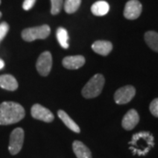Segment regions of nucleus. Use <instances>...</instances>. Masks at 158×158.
I'll use <instances>...</instances> for the list:
<instances>
[{
    "mask_svg": "<svg viewBox=\"0 0 158 158\" xmlns=\"http://www.w3.org/2000/svg\"><path fill=\"white\" fill-rule=\"evenodd\" d=\"M25 109L15 102L0 104V125H11L20 121L25 117Z\"/></svg>",
    "mask_w": 158,
    "mask_h": 158,
    "instance_id": "1",
    "label": "nucleus"
},
{
    "mask_svg": "<svg viewBox=\"0 0 158 158\" xmlns=\"http://www.w3.org/2000/svg\"><path fill=\"white\" fill-rule=\"evenodd\" d=\"M129 145L135 155L145 156L154 146V137L148 132H140L133 136Z\"/></svg>",
    "mask_w": 158,
    "mask_h": 158,
    "instance_id": "2",
    "label": "nucleus"
},
{
    "mask_svg": "<svg viewBox=\"0 0 158 158\" xmlns=\"http://www.w3.org/2000/svg\"><path fill=\"white\" fill-rule=\"evenodd\" d=\"M105 85V77L101 74H97L89 80L82 90L83 96L86 98H93L102 92Z\"/></svg>",
    "mask_w": 158,
    "mask_h": 158,
    "instance_id": "3",
    "label": "nucleus"
},
{
    "mask_svg": "<svg viewBox=\"0 0 158 158\" xmlns=\"http://www.w3.org/2000/svg\"><path fill=\"white\" fill-rule=\"evenodd\" d=\"M50 34V27L48 25H42L36 27L24 29L21 33V37L26 41H34L35 40H43Z\"/></svg>",
    "mask_w": 158,
    "mask_h": 158,
    "instance_id": "4",
    "label": "nucleus"
},
{
    "mask_svg": "<svg viewBox=\"0 0 158 158\" xmlns=\"http://www.w3.org/2000/svg\"><path fill=\"white\" fill-rule=\"evenodd\" d=\"M24 136L25 133L24 130L20 127H17L11 132L10 135V141H9V152L11 155L15 156L21 150L24 143Z\"/></svg>",
    "mask_w": 158,
    "mask_h": 158,
    "instance_id": "5",
    "label": "nucleus"
},
{
    "mask_svg": "<svg viewBox=\"0 0 158 158\" xmlns=\"http://www.w3.org/2000/svg\"><path fill=\"white\" fill-rule=\"evenodd\" d=\"M135 88L132 85H126L116 90L114 93V101L118 105H125L130 102L135 95Z\"/></svg>",
    "mask_w": 158,
    "mask_h": 158,
    "instance_id": "6",
    "label": "nucleus"
},
{
    "mask_svg": "<svg viewBox=\"0 0 158 158\" xmlns=\"http://www.w3.org/2000/svg\"><path fill=\"white\" fill-rule=\"evenodd\" d=\"M52 68V55L50 52H43L38 58L36 62V69L40 75L47 77L50 72Z\"/></svg>",
    "mask_w": 158,
    "mask_h": 158,
    "instance_id": "7",
    "label": "nucleus"
},
{
    "mask_svg": "<svg viewBox=\"0 0 158 158\" xmlns=\"http://www.w3.org/2000/svg\"><path fill=\"white\" fill-rule=\"evenodd\" d=\"M31 114L35 119H39L44 122H52L54 120V114L50 110L42 106L40 104H35L31 109Z\"/></svg>",
    "mask_w": 158,
    "mask_h": 158,
    "instance_id": "8",
    "label": "nucleus"
},
{
    "mask_svg": "<svg viewBox=\"0 0 158 158\" xmlns=\"http://www.w3.org/2000/svg\"><path fill=\"white\" fill-rule=\"evenodd\" d=\"M141 11H142V6L138 0H129L124 9V16L127 19H136L140 17Z\"/></svg>",
    "mask_w": 158,
    "mask_h": 158,
    "instance_id": "9",
    "label": "nucleus"
},
{
    "mask_svg": "<svg viewBox=\"0 0 158 158\" xmlns=\"http://www.w3.org/2000/svg\"><path fill=\"white\" fill-rule=\"evenodd\" d=\"M139 120H140V117L137 111H135V109H131L125 114L121 124L124 129L129 131L135 127L139 123Z\"/></svg>",
    "mask_w": 158,
    "mask_h": 158,
    "instance_id": "10",
    "label": "nucleus"
},
{
    "mask_svg": "<svg viewBox=\"0 0 158 158\" xmlns=\"http://www.w3.org/2000/svg\"><path fill=\"white\" fill-rule=\"evenodd\" d=\"M85 63V58L83 56H71L62 60V65L68 69H77L84 66Z\"/></svg>",
    "mask_w": 158,
    "mask_h": 158,
    "instance_id": "11",
    "label": "nucleus"
},
{
    "mask_svg": "<svg viewBox=\"0 0 158 158\" xmlns=\"http://www.w3.org/2000/svg\"><path fill=\"white\" fill-rule=\"evenodd\" d=\"M91 48L98 55L107 56L113 50V44L107 40H97L92 44Z\"/></svg>",
    "mask_w": 158,
    "mask_h": 158,
    "instance_id": "12",
    "label": "nucleus"
},
{
    "mask_svg": "<svg viewBox=\"0 0 158 158\" xmlns=\"http://www.w3.org/2000/svg\"><path fill=\"white\" fill-rule=\"evenodd\" d=\"M18 84L16 78L11 75H2L0 76V87L6 90L13 91L18 89Z\"/></svg>",
    "mask_w": 158,
    "mask_h": 158,
    "instance_id": "13",
    "label": "nucleus"
},
{
    "mask_svg": "<svg viewBox=\"0 0 158 158\" xmlns=\"http://www.w3.org/2000/svg\"><path fill=\"white\" fill-rule=\"evenodd\" d=\"M73 151L77 158H92L89 148L86 147L82 141H75L72 144Z\"/></svg>",
    "mask_w": 158,
    "mask_h": 158,
    "instance_id": "14",
    "label": "nucleus"
},
{
    "mask_svg": "<svg viewBox=\"0 0 158 158\" xmlns=\"http://www.w3.org/2000/svg\"><path fill=\"white\" fill-rule=\"evenodd\" d=\"M57 114H58V117L62 119V122L65 124V126L68 128H69L71 131H73L75 133H77V134L80 133V127H79V126L74 121L72 118L69 116L67 113H65L62 110H59L57 112Z\"/></svg>",
    "mask_w": 158,
    "mask_h": 158,
    "instance_id": "15",
    "label": "nucleus"
},
{
    "mask_svg": "<svg viewBox=\"0 0 158 158\" xmlns=\"http://www.w3.org/2000/svg\"><path fill=\"white\" fill-rule=\"evenodd\" d=\"M110 9L109 4L106 1H98L91 6V12L95 16H104L107 14Z\"/></svg>",
    "mask_w": 158,
    "mask_h": 158,
    "instance_id": "16",
    "label": "nucleus"
},
{
    "mask_svg": "<svg viewBox=\"0 0 158 158\" xmlns=\"http://www.w3.org/2000/svg\"><path fill=\"white\" fill-rule=\"evenodd\" d=\"M144 39L152 50L158 52V33L155 31H148L144 35Z\"/></svg>",
    "mask_w": 158,
    "mask_h": 158,
    "instance_id": "17",
    "label": "nucleus"
},
{
    "mask_svg": "<svg viewBox=\"0 0 158 158\" xmlns=\"http://www.w3.org/2000/svg\"><path fill=\"white\" fill-rule=\"evenodd\" d=\"M56 38L59 44L62 48L67 49L69 48V34L68 31L63 27H58L56 30Z\"/></svg>",
    "mask_w": 158,
    "mask_h": 158,
    "instance_id": "18",
    "label": "nucleus"
},
{
    "mask_svg": "<svg viewBox=\"0 0 158 158\" xmlns=\"http://www.w3.org/2000/svg\"><path fill=\"white\" fill-rule=\"evenodd\" d=\"M80 5H81V0H65L63 7L67 13L71 14L78 10Z\"/></svg>",
    "mask_w": 158,
    "mask_h": 158,
    "instance_id": "19",
    "label": "nucleus"
},
{
    "mask_svg": "<svg viewBox=\"0 0 158 158\" xmlns=\"http://www.w3.org/2000/svg\"><path fill=\"white\" fill-rule=\"evenodd\" d=\"M51 2V13L53 15H56L60 13L63 6V0H50Z\"/></svg>",
    "mask_w": 158,
    "mask_h": 158,
    "instance_id": "20",
    "label": "nucleus"
},
{
    "mask_svg": "<svg viewBox=\"0 0 158 158\" xmlns=\"http://www.w3.org/2000/svg\"><path fill=\"white\" fill-rule=\"evenodd\" d=\"M9 31V25L6 22H2L0 24V41H2Z\"/></svg>",
    "mask_w": 158,
    "mask_h": 158,
    "instance_id": "21",
    "label": "nucleus"
},
{
    "mask_svg": "<svg viewBox=\"0 0 158 158\" xmlns=\"http://www.w3.org/2000/svg\"><path fill=\"white\" fill-rule=\"evenodd\" d=\"M149 111L155 117L158 118V98H155L149 105Z\"/></svg>",
    "mask_w": 158,
    "mask_h": 158,
    "instance_id": "22",
    "label": "nucleus"
},
{
    "mask_svg": "<svg viewBox=\"0 0 158 158\" xmlns=\"http://www.w3.org/2000/svg\"><path fill=\"white\" fill-rule=\"evenodd\" d=\"M35 2H36V0H25L22 5L23 9L25 11H28L30 9H32L33 6H34V4H35Z\"/></svg>",
    "mask_w": 158,
    "mask_h": 158,
    "instance_id": "23",
    "label": "nucleus"
},
{
    "mask_svg": "<svg viewBox=\"0 0 158 158\" xmlns=\"http://www.w3.org/2000/svg\"><path fill=\"white\" fill-rule=\"evenodd\" d=\"M4 67H5V62L2 59H0V69H2Z\"/></svg>",
    "mask_w": 158,
    "mask_h": 158,
    "instance_id": "24",
    "label": "nucleus"
},
{
    "mask_svg": "<svg viewBox=\"0 0 158 158\" xmlns=\"http://www.w3.org/2000/svg\"><path fill=\"white\" fill-rule=\"evenodd\" d=\"M2 17V13H1V11H0V18Z\"/></svg>",
    "mask_w": 158,
    "mask_h": 158,
    "instance_id": "25",
    "label": "nucleus"
},
{
    "mask_svg": "<svg viewBox=\"0 0 158 158\" xmlns=\"http://www.w3.org/2000/svg\"><path fill=\"white\" fill-rule=\"evenodd\" d=\"M0 4H1V0H0Z\"/></svg>",
    "mask_w": 158,
    "mask_h": 158,
    "instance_id": "26",
    "label": "nucleus"
}]
</instances>
